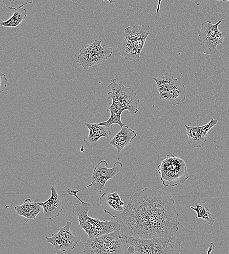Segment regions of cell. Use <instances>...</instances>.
<instances>
[{"label": "cell", "instance_id": "obj_6", "mask_svg": "<svg viewBox=\"0 0 229 254\" xmlns=\"http://www.w3.org/2000/svg\"><path fill=\"white\" fill-rule=\"evenodd\" d=\"M157 170L160 175V180L165 187L180 185L189 178L185 162L172 154L167 155L162 159Z\"/></svg>", "mask_w": 229, "mask_h": 254}, {"label": "cell", "instance_id": "obj_27", "mask_svg": "<svg viewBox=\"0 0 229 254\" xmlns=\"http://www.w3.org/2000/svg\"><path fill=\"white\" fill-rule=\"evenodd\" d=\"M217 1H229V0H216Z\"/></svg>", "mask_w": 229, "mask_h": 254}, {"label": "cell", "instance_id": "obj_9", "mask_svg": "<svg viewBox=\"0 0 229 254\" xmlns=\"http://www.w3.org/2000/svg\"><path fill=\"white\" fill-rule=\"evenodd\" d=\"M119 160L114 163L111 168H108V163L105 160L100 161L93 169L91 183L78 190L68 189L67 190V193L75 197L78 192L90 187H92L95 191L101 192L104 190L106 182L114 177L123 169V164Z\"/></svg>", "mask_w": 229, "mask_h": 254}, {"label": "cell", "instance_id": "obj_23", "mask_svg": "<svg viewBox=\"0 0 229 254\" xmlns=\"http://www.w3.org/2000/svg\"><path fill=\"white\" fill-rule=\"evenodd\" d=\"M215 249V245L213 243L211 242L209 245V247L207 251L208 254H210Z\"/></svg>", "mask_w": 229, "mask_h": 254}, {"label": "cell", "instance_id": "obj_25", "mask_svg": "<svg viewBox=\"0 0 229 254\" xmlns=\"http://www.w3.org/2000/svg\"><path fill=\"white\" fill-rule=\"evenodd\" d=\"M203 0H194V3L195 4L197 5V6H199L201 4V3H202V1Z\"/></svg>", "mask_w": 229, "mask_h": 254}, {"label": "cell", "instance_id": "obj_24", "mask_svg": "<svg viewBox=\"0 0 229 254\" xmlns=\"http://www.w3.org/2000/svg\"><path fill=\"white\" fill-rule=\"evenodd\" d=\"M163 0H158L157 6L156 8V13L158 14L159 12L161 3Z\"/></svg>", "mask_w": 229, "mask_h": 254}, {"label": "cell", "instance_id": "obj_4", "mask_svg": "<svg viewBox=\"0 0 229 254\" xmlns=\"http://www.w3.org/2000/svg\"><path fill=\"white\" fill-rule=\"evenodd\" d=\"M80 202V203L74 204L72 212L78 218L79 222L78 227L83 230L88 238L120 230V225L116 218L111 220H101L99 218H92L88 215L92 204L83 200Z\"/></svg>", "mask_w": 229, "mask_h": 254}, {"label": "cell", "instance_id": "obj_15", "mask_svg": "<svg viewBox=\"0 0 229 254\" xmlns=\"http://www.w3.org/2000/svg\"><path fill=\"white\" fill-rule=\"evenodd\" d=\"M102 40H95L90 44L84 45L91 55L94 67H97L101 63H104L110 58L113 53V49L105 44L101 45Z\"/></svg>", "mask_w": 229, "mask_h": 254}, {"label": "cell", "instance_id": "obj_26", "mask_svg": "<svg viewBox=\"0 0 229 254\" xmlns=\"http://www.w3.org/2000/svg\"><path fill=\"white\" fill-rule=\"evenodd\" d=\"M107 0L110 3V4H112L113 3L116 2L117 1V0Z\"/></svg>", "mask_w": 229, "mask_h": 254}, {"label": "cell", "instance_id": "obj_1", "mask_svg": "<svg viewBox=\"0 0 229 254\" xmlns=\"http://www.w3.org/2000/svg\"><path fill=\"white\" fill-rule=\"evenodd\" d=\"M178 218L173 198L164 191L146 187L129 197L115 218L122 234L149 239L173 236L179 229Z\"/></svg>", "mask_w": 229, "mask_h": 254}, {"label": "cell", "instance_id": "obj_18", "mask_svg": "<svg viewBox=\"0 0 229 254\" xmlns=\"http://www.w3.org/2000/svg\"><path fill=\"white\" fill-rule=\"evenodd\" d=\"M18 214L23 216L24 220L28 222L36 218L37 215L42 211V207L38 203L32 201L30 198L25 199L21 205L14 207Z\"/></svg>", "mask_w": 229, "mask_h": 254}, {"label": "cell", "instance_id": "obj_11", "mask_svg": "<svg viewBox=\"0 0 229 254\" xmlns=\"http://www.w3.org/2000/svg\"><path fill=\"white\" fill-rule=\"evenodd\" d=\"M71 222L67 221L58 233H53L51 237L45 236L47 243H50L55 250L65 252L66 250H73L81 241V237L71 231Z\"/></svg>", "mask_w": 229, "mask_h": 254}, {"label": "cell", "instance_id": "obj_19", "mask_svg": "<svg viewBox=\"0 0 229 254\" xmlns=\"http://www.w3.org/2000/svg\"><path fill=\"white\" fill-rule=\"evenodd\" d=\"M190 208L196 212V219L202 218L208 225H213L216 217L214 214L211 213V206L208 203L204 201L196 203L195 207L190 206Z\"/></svg>", "mask_w": 229, "mask_h": 254}, {"label": "cell", "instance_id": "obj_17", "mask_svg": "<svg viewBox=\"0 0 229 254\" xmlns=\"http://www.w3.org/2000/svg\"><path fill=\"white\" fill-rule=\"evenodd\" d=\"M110 140L109 144L116 148L120 153L137 136V133L128 126L124 125Z\"/></svg>", "mask_w": 229, "mask_h": 254}, {"label": "cell", "instance_id": "obj_3", "mask_svg": "<svg viewBox=\"0 0 229 254\" xmlns=\"http://www.w3.org/2000/svg\"><path fill=\"white\" fill-rule=\"evenodd\" d=\"M123 254H178L181 243L175 236L141 238L122 233Z\"/></svg>", "mask_w": 229, "mask_h": 254}, {"label": "cell", "instance_id": "obj_12", "mask_svg": "<svg viewBox=\"0 0 229 254\" xmlns=\"http://www.w3.org/2000/svg\"><path fill=\"white\" fill-rule=\"evenodd\" d=\"M218 123V120L211 117L207 124L199 127H190L187 125L185 127L188 140L187 144L192 148L202 147L205 144L208 131Z\"/></svg>", "mask_w": 229, "mask_h": 254}, {"label": "cell", "instance_id": "obj_8", "mask_svg": "<svg viewBox=\"0 0 229 254\" xmlns=\"http://www.w3.org/2000/svg\"><path fill=\"white\" fill-rule=\"evenodd\" d=\"M122 233L120 230L88 238L83 249L84 254H122Z\"/></svg>", "mask_w": 229, "mask_h": 254}, {"label": "cell", "instance_id": "obj_5", "mask_svg": "<svg viewBox=\"0 0 229 254\" xmlns=\"http://www.w3.org/2000/svg\"><path fill=\"white\" fill-rule=\"evenodd\" d=\"M149 33L150 26L147 25L130 26L125 28L124 40L118 45L119 54L126 60L139 62Z\"/></svg>", "mask_w": 229, "mask_h": 254}, {"label": "cell", "instance_id": "obj_13", "mask_svg": "<svg viewBox=\"0 0 229 254\" xmlns=\"http://www.w3.org/2000/svg\"><path fill=\"white\" fill-rule=\"evenodd\" d=\"M99 203L104 211L114 218L122 213L125 209V202L117 191L103 193L99 198Z\"/></svg>", "mask_w": 229, "mask_h": 254}, {"label": "cell", "instance_id": "obj_7", "mask_svg": "<svg viewBox=\"0 0 229 254\" xmlns=\"http://www.w3.org/2000/svg\"><path fill=\"white\" fill-rule=\"evenodd\" d=\"M152 78L156 84L160 99H165L172 106L179 105L185 101L187 91L185 85L174 78L170 72Z\"/></svg>", "mask_w": 229, "mask_h": 254}, {"label": "cell", "instance_id": "obj_16", "mask_svg": "<svg viewBox=\"0 0 229 254\" xmlns=\"http://www.w3.org/2000/svg\"><path fill=\"white\" fill-rule=\"evenodd\" d=\"M88 134L83 138V142L91 148L96 146L98 141L102 137H107L111 134L109 127L99 123H85Z\"/></svg>", "mask_w": 229, "mask_h": 254}, {"label": "cell", "instance_id": "obj_21", "mask_svg": "<svg viewBox=\"0 0 229 254\" xmlns=\"http://www.w3.org/2000/svg\"><path fill=\"white\" fill-rule=\"evenodd\" d=\"M34 0H2L5 5L10 9L16 10L23 7L27 4H31Z\"/></svg>", "mask_w": 229, "mask_h": 254}, {"label": "cell", "instance_id": "obj_20", "mask_svg": "<svg viewBox=\"0 0 229 254\" xmlns=\"http://www.w3.org/2000/svg\"><path fill=\"white\" fill-rule=\"evenodd\" d=\"M27 16L26 9L23 7L15 10L13 15L7 20L0 22V25L7 27H16L20 25Z\"/></svg>", "mask_w": 229, "mask_h": 254}, {"label": "cell", "instance_id": "obj_2", "mask_svg": "<svg viewBox=\"0 0 229 254\" xmlns=\"http://www.w3.org/2000/svg\"><path fill=\"white\" fill-rule=\"evenodd\" d=\"M107 88L111 90L107 93L108 98L112 100V103L108 104L107 108L110 116L107 121L99 124L109 128L113 124H117L122 128L125 125L121 118L122 112L127 110L128 113H136L138 111L139 97L133 89L125 87L122 81L118 84L115 78L110 81Z\"/></svg>", "mask_w": 229, "mask_h": 254}, {"label": "cell", "instance_id": "obj_10", "mask_svg": "<svg viewBox=\"0 0 229 254\" xmlns=\"http://www.w3.org/2000/svg\"><path fill=\"white\" fill-rule=\"evenodd\" d=\"M222 21L221 20L216 23H212L211 21H207L202 23L198 34V41L204 49V53L208 55L216 53L217 46L224 42L227 33L218 29Z\"/></svg>", "mask_w": 229, "mask_h": 254}, {"label": "cell", "instance_id": "obj_22", "mask_svg": "<svg viewBox=\"0 0 229 254\" xmlns=\"http://www.w3.org/2000/svg\"><path fill=\"white\" fill-rule=\"evenodd\" d=\"M8 79L6 75L2 72L0 73V92H3L7 87Z\"/></svg>", "mask_w": 229, "mask_h": 254}, {"label": "cell", "instance_id": "obj_14", "mask_svg": "<svg viewBox=\"0 0 229 254\" xmlns=\"http://www.w3.org/2000/svg\"><path fill=\"white\" fill-rule=\"evenodd\" d=\"M51 194L44 202L38 203L42 208L43 218L52 219L58 217L63 209L64 200L62 195L58 193L54 186L50 188Z\"/></svg>", "mask_w": 229, "mask_h": 254}]
</instances>
